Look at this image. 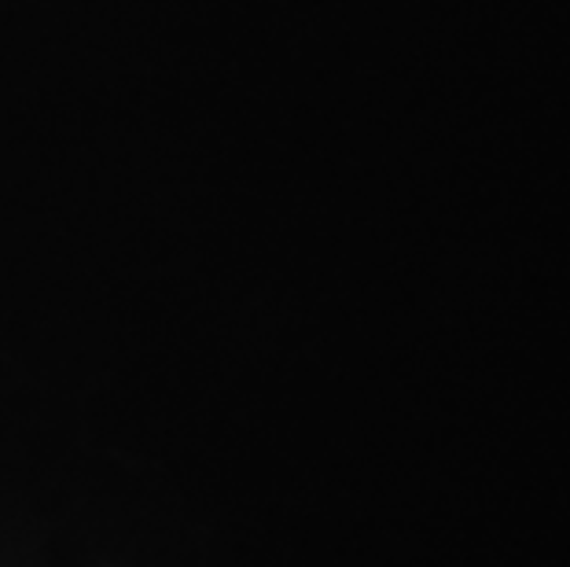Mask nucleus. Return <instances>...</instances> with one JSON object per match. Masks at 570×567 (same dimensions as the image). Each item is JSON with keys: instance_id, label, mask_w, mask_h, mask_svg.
<instances>
[]
</instances>
